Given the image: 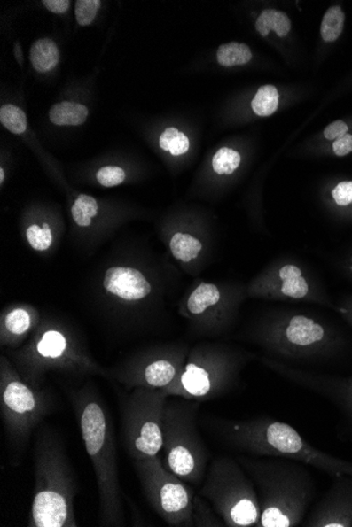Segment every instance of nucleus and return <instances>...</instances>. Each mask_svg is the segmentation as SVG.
Listing matches in <instances>:
<instances>
[{"label": "nucleus", "instance_id": "obj_23", "mask_svg": "<svg viewBox=\"0 0 352 527\" xmlns=\"http://www.w3.org/2000/svg\"><path fill=\"white\" fill-rule=\"evenodd\" d=\"M255 29L262 36H267L270 31H275L278 36L285 37L292 29V21L282 11L265 10L256 20Z\"/></svg>", "mask_w": 352, "mask_h": 527}, {"label": "nucleus", "instance_id": "obj_18", "mask_svg": "<svg viewBox=\"0 0 352 527\" xmlns=\"http://www.w3.org/2000/svg\"><path fill=\"white\" fill-rule=\"evenodd\" d=\"M104 290L108 295L125 304H139L153 293V285L137 268L113 267L105 273Z\"/></svg>", "mask_w": 352, "mask_h": 527}, {"label": "nucleus", "instance_id": "obj_6", "mask_svg": "<svg viewBox=\"0 0 352 527\" xmlns=\"http://www.w3.org/2000/svg\"><path fill=\"white\" fill-rule=\"evenodd\" d=\"M54 408L55 399L50 392L35 389L27 384L8 361L3 359L0 414L5 438L13 453L14 465H18V460L25 453L37 426Z\"/></svg>", "mask_w": 352, "mask_h": 527}, {"label": "nucleus", "instance_id": "obj_21", "mask_svg": "<svg viewBox=\"0 0 352 527\" xmlns=\"http://www.w3.org/2000/svg\"><path fill=\"white\" fill-rule=\"evenodd\" d=\"M169 246L172 256L182 263L192 262L203 251V244L199 239L182 232L173 235Z\"/></svg>", "mask_w": 352, "mask_h": 527}, {"label": "nucleus", "instance_id": "obj_25", "mask_svg": "<svg viewBox=\"0 0 352 527\" xmlns=\"http://www.w3.org/2000/svg\"><path fill=\"white\" fill-rule=\"evenodd\" d=\"M192 526L197 527H225L226 524L215 513L207 499L199 493L194 496L192 507Z\"/></svg>", "mask_w": 352, "mask_h": 527}, {"label": "nucleus", "instance_id": "obj_8", "mask_svg": "<svg viewBox=\"0 0 352 527\" xmlns=\"http://www.w3.org/2000/svg\"><path fill=\"white\" fill-rule=\"evenodd\" d=\"M199 493L209 501L226 527H258L261 519L258 492L237 459L215 458Z\"/></svg>", "mask_w": 352, "mask_h": 527}, {"label": "nucleus", "instance_id": "obj_40", "mask_svg": "<svg viewBox=\"0 0 352 527\" xmlns=\"http://www.w3.org/2000/svg\"><path fill=\"white\" fill-rule=\"evenodd\" d=\"M4 169L0 170V182L4 183Z\"/></svg>", "mask_w": 352, "mask_h": 527}, {"label": "nucleus", "instance_id": "obj_32", "mask_svg": "<svg viewBox=\"0 0 352 527\" xmlns=\"http://www.w3.org/2000/svg\"><path fill=\"white\" fill-rule=\"evenodd\" d=\"M27 239L29 241L32 249L41 252L48 250L53 241L52 232L49 228V224L43 223L42 228L37 226V224H32L27 229Z\"/></svg>", "mask_w": 352, "mask_h": 527}, {"label": "nucleus", "instance_id": "obj_20", "mask_svg": "<svg viewBox=\"0 0 352 527\" xmlns=\"http://www.w3.org/2000/svg\"><path fill=\"white\" fill-rule=\"evenodd\" d=\"M32 66L39 72H48L55 68L59 61V51L56 43L50 38L38 39L30 50Z\"/></svg>", "mask_w": 352, "mask_h": 527}, {"label": "nucleus", "instance_id": "obj_12", "mask_svg": "<svg viewBox=\"0 0 352 527\" xmlns=\"http://www.w3.org/2000/svg\"><path fill=\"white\" fill-rule=\"evenodd\" d=\"M21 378L33 388L41 390L44 374L49 369L95 372L90 359L81 354L64 330L56 327L41 329L31 345L20 353Z\"/></svg>", "mask_w": 352, "mask_h": 527}, {"label": "nucleus", "instance_id": "obj_28", "mask_svg": "<svg viewBox=\"0 0 352 527\" xmlns=\"http://www.w3.org/2000/svg\"><path fill=\"white\" fill-rule=\"evenodd\" d=\"M242 156L231 148H222L212 159V169L217 175H231L241 165Z\"/></svg>", "mask_w": 352, "mask_h": 527}, {"label": "nucleus", "instance_id": "obj_39", "mask_svg": "<svg viewBox=\"0 0 352 527\" xmlns=\"http://www.w3.org/2000/svg\"><path fill=\"white\" fill-rule=\"evenodd\" d=\"M352 327V298L346 299L343 304L335 308Z\"/></svg>", "mask_w": 352, "mask_h": 527}, {"label": "nucleus", "instance_id": "obj_5", "mask_svg": "<svg viewBox=\"0 0 352 527\" xmlns=\"http://www.w3.org/2000/svg\"><path fill=\"white\" fill-rule=\"evenodd\" d=\"M253 339L268 357L292 361L328 357L340 345L337 333L325 323L306 314L288 311L262 317Z\"/></svg>", "mask_w": 352, "mask_h": 527}, {"label": "nucleus", "instance_id": "obj_19", "mask_svg": "<svg viewBox=\"0 0 352 527\" xmlns=\"http://www.w3.org/2000/svg\"><path fill=\"white\" fill-rule=\"evenodd\" d=\"M37 315L27 306H14L3 316V344H12L24 338L35 327Z\"/></svg>", "mask_w": 352, "mask_h": 527}, {"label": "nucleus", "instance_id": "obj_13", "mask_svg": "<svg viewBox=\"0 0 352 527\" xmlns=\"http://www.w3.org/2000/svg\"><path fill=\"white\" fill-rule=\"evenodd\" d=\"M261 362L284 379L307 391L321 396L331 403L340 416V433L352 443V376H329L303 371L268 356Z\"/></svg>", "mask_w": 352, "mask_h": 527}, {"label": "nucleus", "instance_id": "obj_10", "mask_svg": "<svg viewBox=\"0 0 352 527\" xmlns=\"http://www.w3.org/2000/svg\"><path fill=\"white\" fill-rule=\"evenodd\" d=\"M164 391L134 389L121 406V428L128 453L134 460L159 456L163 450Z\"/></svg>", "mask_w": 352, "mask_h": 527}, {"label": "nucleus", "instance_id": "obj_11", "mask_svg": "<svg viewBox=\"0 0 352 527\" xmlns=\"http://www.w3.org/2000/svg\"><path fill=\"white\" fill-rule=\"evenodd\" d=\"M144 495L156 514L170 526H192L195 493L168 470L159 456L134 460Z\"/></svg>", "mask_w": 352, "mask_h": 527}, {"label": "nucleus", "instance_id": "obj_30", "mask_svg": "<svg viewBox=\"0 0 352 527\" xmlns=\"http://www.w3.org/2000/svg\"><path fill=\"white\" fill-rule=\"evenodd\" d=\"M160 147L173 156L186 154L190 148L189 138L176 128H169L160 137Z\"/></svg>", "mask_w": 352, "mask_h": 527}, {"label": "nucleus", "instance_id": "obj_34", "mask_svg": "<svg viewBox=\"0 0 352 527\" xmlns=\"http://www.w3.org/2000/svg\"><path fill=\"white\" fill-rule=\"evenodd\" d=\"M97 178L99 184L105 188L120 186L125 182L126 173L120 167L107 166L102 167L97 173Z\"/></svg>", "mask_w": 352, "mask_h": 527}, {"label": "nucleus", "instance_id": "obj_37", "mask_svg": "<svg viewBox=\"0 0 352 527\" xmlns=\"http://www.w3.org/2000/svg\"><path fill=\"white\" fill-rule=\"evenodd\" d=\"M333 152L339 157L348 155L352 152V136L345 134L342 137L334 140Z\"/></svg>", "mask_w": 352, "mask_h": 527}, {"label": "nucleus", "instance_id": "obj_29", "mask_svg": "<svg viewBox=\"0 0 352 527\" xmlns=\"http://www.w3.org/2000/svg\"><path fill=\"white\" fill-rule=\"evenodd\" d=\"M98 205L92 196L81 195L72 206V217L78 226H90L92 218L98 215Z\"/></svg>", "mask_w": 352, "mask_h": 527}, {"label": "nucleus", "instance_id": "obj_4", "mask_svg": "<svg viewBox=\"0 0 352 527\" xmlns=\"http://www.w3.org/2000/svg\"><path fill=\"white\" fill-rule=\"evenodd\" d=\"M35 485L27 526L77 527L78 484L63 441L51 430H38L35 446Z\"/></svg>", "mask_w": 352, "mask_h": 527}, {"label": "nucleus", "instance_id": "obj_26", "mask_svg": "<svg viewBox=\"0 0 352 527\" xmlns=\"http://www.w3.org/2000/svg\"><path fill=\"white\" fill-rule=\"evenodd\" d=\"M345 14L339 5L329 8L324 15L321 25V35L324 41H337L344 29Z\"/></svg>", "mask_w": 352, "mask_h": 527}, {"label": "nucleus", "instance_id": "obj_35", "mask_svg": "<svg viewBox=\"0 0 352 527\" xmlns=\"http://www.w3.org/2000/svg\"><path fill=\"white\" fill-rule=\"evenodd\" d=\"M332 198L339 206L352 205V181L337 184L332 190Z\"/></svg>", "mask_w": 352, "mask_h": 527}, {"label": "nucleus", "instance_id": "obj_17", "mask_svg": "<svg viewBox=\"0 0 352 527\" xmlns=\"http://www.w3.org/2000/svg\"><path fill=\"white\" fill-rule=\"evenodd\" d=\"M332 478L331 489L311 510L303 526L352 527V476L339 475Z\"/></svg>", "mask_w": 352, "mask_h": 527}, {"label": "nucleus", "instance_id": "obj_22", "mask_svg": "<svg viewBox=\"0 0 352 527\" xmlns=\"http://www.w3.org/2000/svg\"><path fill=\"white\" fill-rule=\"evenodd\" d=\"M50 120L58 126H81L86 121L88 109L85 105L65 102L56 104L50 110Z\"/></svg>", "mask_w": 352, "mask_h": 527}, {"label": "nucleus", "instance_id": "obj_15", "mask_svg": "<svg viewBox=\"0 0 352 527\" xmlns=\"http://www.w3.org/2000/svg\"><path fill=\"white\" fill-rule=\"evenodd\" d=\"M246 291L222 290L219 285L200 283L184 299L181 313L200 332L219 333L226 329L238 315Z\"/></svg>", "mask_w": 352, "mask_h": 527}, {"label": "nucleus", "instance_id": "obj_1", "mask_svg": "<svg viewBox=\"0 0 352 527\" xmlns=\"http://www.w3.org/2000/svg\"><path fill=\"white\" fill-rule=\"evenodd\" d=\"M258 492V527H295L303 523L316 495L307 465L278 457L239 456Z\"/></svg>", "mask_w": 352, "mask_h": 527}, {"label": "nucleus", "instance_id": "obj_33", "mask_svg": "<svg viewBox=\"0 0 352 527\" xmlns=\"http://www.w3.org/2000/svg\"><path fill=\"white\" fill-rule=\"evenodd\" d=\"M99 0H78L75 4V16L82 27L91 25L100 8Z\"/></svg>", "mask_w": 352, "mask_h": 527}, {"label": "nucleus", "instance_id": "obj_24", "mask_svg": "<svg viewBox=\"0 0 352 527\" xmlns=\"http://www.w3.org/2000/svg\"><path fill=\"white\" fill-rule=\"evenodd\" d=\"M217 63L223 66H243L248 64L253 58L251 50L245 43H229L223 44L217 50L216 54Z\"/></svg>", "mask_w": 352, "mask_h": 527}, {"label": "nucleus", "instance_id": "obj_27", "mask_svg": "<svg viewBox=\"0 0 352 527\" xmlns=\"http://www.w3.org/2000/svg\"><path fill=\"white\" fill-rule=\"evenodd\" d=\"M253 110L256 115L262 117L270 116L278 110V93L276 87L262 86L256 93L253 103Z\"/></svg>", "mask_w": 352, "mask_h": 527}, {"label": "nucleus", "instance_id": "obj_9", "mask_svg": "<svg viewBox=\"0 0 352 527\" xmlns=\"http://www.w3.org/2000/svg\"><path fill=\"white\" fill-rule=\"evenodd\" d=\"M253 356L217 346L198 347L190 354L181 375L164 392L168 397L198 402L215 399L232 388L244 364Z\"/></svg>", "mask_w": 352, "mask_h": 527}, {"label": "nucleus", "instance_id": "obj_38", "mask_svg": "<svg viewBox=\"0 0 352 527\" xmlns=\"http://www.w3.org/2000/svg\"><path fill=\"white\" fill-rule=\"evenodd\" d=\"M43 4L51 12L63 14L68 11L71 3L69 0H43Z\"/></svg>", "mask_w": 352, "mask_h": 527}, {"label": "nucleus", "instance_id": "obj_16", "mask_svg": "<svg viewBox=\"0 0 352 527\" xmlns=\"http://www.w3.org/2000/svg\"><path fill=\"white\" fill-rule=\"evenodd\" d=\"M185 363L184 349H164L134 363L119 379L129 388L164 391L178 378Z\"/></svg>", "mask_w": 352, "mask_h": 527}, {"label": "nucleus", "instance_id": "obj_36", "mask_svg": "<svg viewBox=\"0 0 352 527\" xmlns=\"http://www.w3.org/2000/svg\"><path fill=\"white\" fill-rule=\"evenodd\" d=\"M348 127L342 120H337L329 125L325 130H324V136L328 140H337L340 137L348 134Z\"/></svg>", "mask_w": 352, "mask_h": 527}, {"label": "nucleus", "instance_id": "obj_14", "mask_svg": "<svg viewBox=\"0 0 352 527\" xmlns=\"http://www.w3.org/2000/svg\"><path fill=\"white\" fill-rule=\"evenodd\" d=\"M247 298L316 302L332 306L297 263L278 261L267 267L245 288Z\"/></svg>", "mask_w": 352, "mask_h": 527}, {"label": "nucleus", "instance_id": "obj_3", "mask_svg": "<svg viewBox=\"0 0 352 527\" xmlns=\"http://www.w3.org/2000/svg\"><path fill=\"white\" fill-rule=\"evenodd\" d=\"M215 426L228 446L248 455L293 460L332 477L352 476V461L312 446L288 423L262 417L243 422L220 420Z\"/></svg>", "mask_w": 352, "mask_h": 527}, {"label": "nucleus", "instance_id": "obj_2", "mask_svg": "<svg viewBox=\"0 0 352 527\" xmlns=\"http://www.w3.org/2000/svg\"><path fill=\"white\" fill-rule=\"evenodd\" d=\"M74 407L82 438L97 478L99 519L103 526H124V508L117 465L113 428L107 409L91 390L72 391Z\"/></svg>", "mask_w": 352, "mask_h": 527}, {"label": "nucleus", "instance_id": "obj_31", "mask_svg": "<svg viewBox=\"0 0 352 527\" xmlns=\"http://www.w3.org/2000/svg\"><path fill=\"white\" fill-rule=\"evenodd\" d=\"M0 122L10 132L21 134L27 128V117L24 111L14 105H5L0 109Z\"/></svg>", "mask_w": 352, "mask_h": 527}, {"label": "nucleus", "instance_id": "obj_7", "mask_svg": "<svg viewBox=\"0 0 352 527\" xmlns=\"http://www.w3.org/2000/svg\"><path fill=\"white\" fill-rule=\"evenodd\" d=\"M199 403L168 399L163 423L164 465L178 478L194 485L203 484L208 464V451L198 429Z\"/></svg>", "mask_w": 352, "mask_h": 527}]
</instances>
